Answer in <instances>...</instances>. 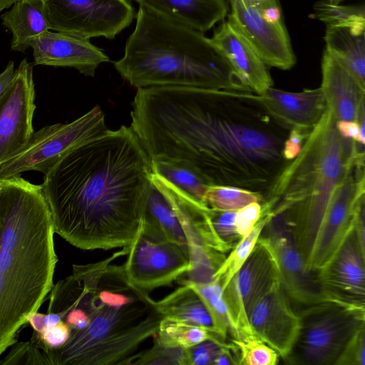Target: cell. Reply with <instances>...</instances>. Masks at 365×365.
<instances>
[{"instance_id":"cell-1","label":"cell","mask_w":365,"mask_h":365,"mask_svg":"<svg viewBox=\"0 0 365 365\" xmlns=\"http://www.w3.org/2000/svg\"><path fill=\"white\" fill-rule=\"evenodd\" d=\"M132 107L130 127L150 159L180 161L210 185L262 195L288 163L291 128L252 91L148 87L138 89Z\"/></svg>"},{"instance_id":"cell-2","label":"cell","mask_w":365,"mask_h":365,"mask_svg":"<svg viewBox=\"0 0 365 365\" xmlns=\"http://www.w3.org/2000/svg\"><path fill=\"white\" fill-rule=\"evenodd\" d=\"M152 173L130 126L73 148L41 185L54 233L82 250L129 246L142 222Z\"/></svg>"},{"instance_id":"cell-3","label":"cell","mask_w":365,"mask_h":365,"mask_svg":"<svg viewBox=\"0 0 365 365\" xmlns=\"http://www.w3.org/2000/svg\"><path fill=\"white\" fill-rule=\"evenodd\" d=\"M53 235L41 185L0 178V355L53 286Z\"/></svg>"},{"instance_id":"cell-4","label":"cell","mask_w":365,"mask_h":365,"mask_svg":"<svg viewBox=\"0 0 365 365\" xmlns=\"http://www.w3.org/2000/svg\"><path fill=\"white\" fill-rule=\"evenodd\" d=\"M72 274L78 283L74 302L85 309L88 324L71 331L59 349L42 350L48 365L128 364L164 317L155 300L130 284L122 265L108 260L73 264Z\"/></svg>"},{"instance_id":"cell-5","label":"cell","mask_w":365,"mask_h":365,"mask_svg":"<svg viewBox=\"0 0 365 365\" xmlns=\"http://www.w3.org/2000/svg\"><path fill=\"white\" fill-rule=\"evenodd\" d=\"M336 123L327 106L299 155L262 195V210L281 217L309 270L334 191L358 150L356 141L339 135Z\"/></svg>"},{"instance_id":"cell-6","label":"cell","mask_w":365,"mask_h":365,"mask_svg":"<svg viewBox=\"0 0 365 365\" xmlns=\"http://www.w3.org/2000/svg\"><path fill=\"white\" fill-rule=\"evenodd\" d=\"M114 66L138 89L185 86L251 91L203 33L143 6L124 55Z\"/></svg>"},{"instance_id":"cell-7","label":"cell","mask_w":365,"mask_h":365,"mask_svg":"<svg viewBox=\"0 0 365 365\" xmlns=\"http://www.w3.org/2000/svg\"><path fill=\"white\" fill-rule=\"evenodd\" d=\"M297 313L299 332L284 359L292 364L334 365L350 339L365 325V307L329 298Z\"/></svg>"},{"instance_id":"cell-8","label":"cell","mask_w":365,"mask_h":365,"mask_svg":"<svg viewBox=\"0 0 365 365\" xmlns=\"http://www.w3.org/2000/svg\"><path fill=\"white\" fill-rule=\"evenodd\" d=\"M108 130L98 106L71 123L46 125L34 132L26 145L0 166V178L30 170L46 175L71 150Z\"/></svg>"},{"instance_id":"cell-9","label":"cell","mask_w":365,"mask_h":365,"mask_svg":"<svg viewBox=\"0 0 365 365\" xmlns=\"http://www.w3.org/2000/svg\"><path fill=\"white\" fill-rule=\"evenodd\" d=\"M126 255L122 266L127 279L134 287L147 294L156 288L169 286L186 274L190 267L187 250L142 222L128 246Z\"/></svg>"},{"instance_id":"cell-10","label":"cell","mask_w":365,"mask_h":365,"mask_svg":"<svg viewBox=\"0 0 365 365\" xmlns=\"http://www.w3.org/2000/svg\"><path fill=\"white\" fill-rule=\"evenodd\" d=\"M228 20L253 46L263 62L287 70L296 59L278 0H230Z\"/></svg>"},{"instance_id":"cell-11","label":"cell","mask_w":365,"mask_h":365,"mask_svg":"<svg viewBox=\"0 0 365 365\" xmlns=\"http://www.w3.org/2000/svg\"><path fill=\"white\" fill-rule=\"evenodd\" d=\"M51 31L113 39L134 18L129 0H42Z\"/></svg>"},{"instance_id":"cell-12","label":"cell","mask_w":365,"mask_h":365,"mask_svg":"<svg viewBox=\"0 0 365 365\" xmlns=\"http://www.w3.org/2000/svg\"><path fill=\"white\" fill-rule=\"evenodd\" d=\"M279 282L274 256L260 235L244 265L222 289L232 339L254 334L249 323V313Z\"/></svg>"},{"instance_id":"cell-13","label":"cell","mask_w":365,"mask_h":365,"mask_svg":"<svg viewBox=\"0 0 365 365\" xmlns=\"http://www.w3.org/2000/svg\"><path fill=\"white\" fill-rule=\"evenodd\" d=\"M364 193V153L359 152L331 198L314 250L312 271L323 267L353 230L357 212L365 203Z\"/></svg>"},{"instance_id":"cell-14","label":"cell","mask_w":365,"mask_h":365,"mask_svg":"<svg viewBox=\"0 0 365 365\" xmlns=\"http://www.w3.org/2000/svg\"><path fill=\"white\" fill-rule=\"evenodd\" d=\"M34 65L23 59L0 98V166L19 153L34 133Z\"/></svg>"},{"instance_id":"cell-15","label":"cell","mask_w":365,"mask_h":365,"mask_svg":"<svg viewBox=\"0 0 365 365\" xmlns=\"http://www.w3.org/2000/svg\"><path fill=\"white\" fill-rule=\"evenodd\" d=\"M262 232L261 237L275 259L280 284L290 300L305 307L327 299L318 282L317 272L305 265L281 217H272Z\"/></svg>"},{"instance_id":"cell-16","label":"cell","mask_w":365,"mask_h":365,"mask_svg":"<svg viewBox=\"0 0 365 365\" xmlns=\"http://www.w3.org/2000/svg\"><path fill=\"white\" fill-rule=\"evenodd\" d=\"M317 276L327 298L365 307V251L354 229Z\"/></svg>"},{"instance_id":"cell-17","label":"cell","mask_w":365,"mask_h":365,"mask_svg":"<svg viewBox=\"0 0 365 365\" xmlns=\"http://www.w3.org/2000/svg\"><path fill=\"white\" fill-rule=\"evenodd\" d=\"M248 319L254 334L285 359L297 341L300 319L280 282L252 307Z\"/></svg>"},{"instance_id":"cell-18","label":"cell","mask_w":365,"mask_h":365,"mask_svg":"<svg viewBox=\"0 0 365 365\" xmlns=\"http://www.w3.org/2000/svg\"><path fill=\"white\" fill-rule=\"evenodd\" d=\"M31 48L34 66L73 68L86 76H93L98 66L109 61L89 39L51 30L34 39Z\"/></svg>"},{"instance_id":"cell-19","label":"cell","mask_w":365,"mask_h":365,"mask_svg":"<svg viewBox=\"0 0 365 365\" xmlns=\"http://www.w3.org/2000/svg\"><path fill=\"white\" fill-rule=\"evenodd\" d=\"M210 39L250 91L259 95L272 87L266 64L232 22L223 21Z\"/></svg>"},{"instance_id":"cell-20","label":"cell","mask_w":365,"mask_h":365,"mask_svg":"<svg viewBox=\"0 0 365 365\" xmlns=\"http://www.w3.org/2000/svg\"><path fill=\"white\" fill-rule=\"evenodd\" d=\"M259 96L266 109L290 128L312 129L327 108L321 88L294 93L270 87Z\"/></svg>"},{"instance_id":"cell-21","label":"cell","mask_w":365,"mask_h":365,"mask_svg":"<svg viewBox=\"0 0 365 365\" xmlns=\"http://www.w3.org/2000/svg\"><path fill=\"white\" fill-rule=\"evenodd\" d=\"M322 76L320 88L336 120L356 121L365 107V90L326 51L322 60Z\"/></svg>"},{"instance_id":"cell-22","label":"cell","mask_w":365,"mask_h":365,"mask_svg":"<svg viewBox=\"0 0 365 365\" xmlns=\"http://www.w3.org/2000/svg\"><path fill=\"white\" fill-rule=\"evenodd\" d=\"M156 14L204 33L227 15L225 0H134Z\"/></svg>"},{"instance_id":"cell-23","label":"cell","mask_w":365,"mask_h":365,"mask_svg":"<svg viewBox=\"0 0 365 365\" xmlns=\"http://www.w3.org/2000/svg\"><path fill=\"white\" fill-rule=\"evenodd\" d=\"M325 51L365 90V26H330L325 31Z\"/></svg>"},{"instance_id":"cell-24","label":"cell","mask_w":365,"mask_h":365,"mask_svg":"<svg viewBox=\"0 0 365 365\" xmlns=\"http://www.w3.org/2000/svg\"><path fill=\"white\" fill-rule=\"evenodd\" d=\"M1 15L2 25L11 35V49L25 52L34 39L49 31L42 0H18Z\"/></svg>"},{"instance_id":"cell-25","label":"cell","mask_w":365,"mask_h":365,"mask_svg":"<svg viewBox=\"0 0 365 365\" xmlns=\"http://www.w3.org/2000/svg\"><path fill=\"white\" fill-rule=\"evenodd\" d=\"M143 224L165 239L188 250L187 242L177 215L163 189L160 177L153 173L145 205Z\"/></svg>"},{"instance_id":"cell-26","label":"cell","mask_w":365,"mask_h":365,"mask_svg":"<svg viewBox=\"0 0 365 365\" xmlns=\"http://www.w3.org/2000/svg\"><path fill=\"white\" fill-rule=\"evenodd\" d=\"M155 303L163 317L205 328L218 336L203 301L190 286L182 284L163 299L155 301Z\"/></svg>"},{"instance_id":"cell-27","label":"cell","mask_w":365,"mask_h":365,"mask_svg":"<svg viewBox=\"0 0 365 365\" xmlns=\"http://www.w3.org/2000/svg\"><path fill=\"white\" fill-rule=\"evenodd\" d=\"M150 160L153 173L163 178L196 201L205 205L204 197L210 185L192 169L187 165L174 160L154 159Z\"/></svg>"},{"instance_id":"cell-28","label":"cell","mask_w":365,"mask_h":365,"mask_svg":"<svg viewBox=\"0 0 365 365\" xmlns=\"http://www.w3.org/2000/svg\"><path fill=\"white\" fill-rule=\"evenodd\" d=\"M272 215L262 210V215L252 230L242 237L231 250L230 255L215 272L213 281H218L223 289L235 274L241 269L254 250L262 232L272 218Z\"/></svg>"},{"instance_id":"cell-29","label":"cell","mask_w":365,"mask_h":365,"mask_svg":"<svg viewBox=\"0 0 365 365\" xmlns=\"http://www.w3.org/2000/svg\"><path fill=\"white\" fill-rule=\"evenodd\" d=\"M155 336L166 344L184 349H189L208 339L225 342L205 328L167 317L161 320Z\"/></svg>"},{"instance_id":"cell-30","label":"cell","mask_w":365,"mask_h":365,"mask_svg":"<svg viewBox=\"0 0 365 365\" xmlns=\"http://www.w3.org/2000/svg\"><path fill=\"white\" fill-rule=\"evenodd\" d=\"M262 195L256 192L230 185H209L204 204L212 209L237 211L252 202L262 203Z\"/></svg>"},{"instance_id":"cell-31","label":"cell","mask_w":365,"mask_h":365,"mask_svg":"<svg viewBox=\"0 0 365 365\" xmlns=\"http://www.w3.org/2000/svg\"><path fill=\"white\" fill-rule=\"evenodd\" d=\"M182 284L190 286L203 301L218 336L226 341L230 329L229 314L222 298V289L218 281L206 284H192L182 282Z\"/></svg>"},{"instance_id":"cell-32","label":"cell","mask_w":365,"mask_h":365,"mask_svg":"<svg viewBox=\"0 0 365 365\" xmlns=\"http://www.w3.org/2000/svg\"><path fill=\"white\" fill-rule=\"evenodd\" d=\"M238 354L240 365H276L278 353L256 334L232 339Z\"/></svg>"},{"instance_id":"cell-33","label":"cell","mask_w":365,"mask_h":365,"mask_svg":"<svg viewBox=\"0 0 365 365\" xmlns=\"http://www.w3.org/2000/svg\"><path fill=\"white\" fill-rule=\"evenodd\" d=\"M317 17L326 25L365 26V9L363 5H340L327 0L315 4Z\"/></svg>"},{"instance_id":"cell-34","label":"cell","mask_w":365,"mask_h":365,"mask_svg":"<svg viewBox=\"0 0 365 365\" xmlns=\"http://www.w3.org/2000/svg\"><path fill=\"white\" fill-rule=\"evenodd\" d=\"M128 364L188 365L187 351V349L166 344L154 335L152 347L133 354Z\"/></svg>"},{"instance_id":"cell-35","label":"cell","mask_w":365,"mask_h":365,"mask_svg":"<svg viewBox=\"0 0 365 365\" xmlns=\"http://www.w3.org/2000/svg\"><path fill=\"white\" fill-rule=\"evenodd\" d=\"M236 211H225L209 207L208 216L212 229L225 246L227 251H230L241 240L235 227Z\"/></svg>"},{"instance_id":"cell-36","label":"cell","mask_w":365,"mask_h":365,"mask_svg":"<svg viewBox=\"0 0 365 365\" xmlns=\"http://www.w3.org/2000/svg\"><path fill=\"white\" fill-rule=\"evenodd\" d=\"M11 347L8 354L0 361L1 365H48L34 336L26 341L16 342Z\"/></svg>"},{"instance_id":"cell-37","label":"cell","mask_w":365,"mask_h":365,"mask_svg":"<svg viewBox=\"0 0 365 365\" xmlns=\"http://www.w3.org/2000/svg\"><path fill=\"white\" fill-rule=\"evenodd\" d=\"M70 334L71 329L61 320L51 327L45 328L40 333L34 331L32 336L42 350H52L61 347L67 341Z\"/></svg>"},{"instance_id":"cell-38","label":"cell","mask_w":365,"mask_h":365,"mask_svg":"<svg viewBox=\"0 0 365 365\" xmlns=\"http://www.w3.org/2000/svg\"><path fill=\"white\" fill-rule=\"evenodd\" d=\"M365 325L350 339L334 365L365 364Z\"/></svg>"},{"instance_id":"cell-39","label":"cell","mask_w":365,"mask_h":365,"mask_svg":"<svg viewBox=\"0 0 365 365\" xmlns=\"http://www.w3.org/2000/svg\"><path fill=\"white\" fill-rule=\"evenodd\" d=\"M227 343L208 339L187 349L188 365H213L214 360Z\"/></svg>"},{"instance_id":"cell-40","label":"cell","mask_w":365,"mask_h":365,"mask_svg":"<svg viewBox=\"0 0 365 365\" xmlns=\"http://www.w3.org/2000/svg\"><path fill=\"white\" fill-rule=\"evenodd\" d=\"M262 215V205L252 202L236 211L235 227L237 233L242 237L255 227Z\"/></svg>"},{"instance_id":"cell-41","label":"cell","mask_w":365,"mask_h":365,"mask_svg":"<svg viewBox=\"0 0 365 365\" xmlns=\"http://www.w3.org/2000/svg\"><path fill=\"white\" fill-rule=\"evenodd\" d=\"M312 129L292 128L284 143L282 155L287 161L294 159L300 153Z\"/></svg>"},{"instance_id":"cell-42","label":"cell","mask_w":365,"mask_h":365,"mask_svg":"<svg viewBox=\"0 0 365 365\" xmlns=\"http://www.w3.org/2000/svg\"><path fill=\"white\" fill-rule=\"evenodd\" d=\"M337 130L339 135L345 139H350L364 146L365 129L360 128L356 121L336 120Z\"/></svg>"},{"instance_id":"cell-43","label":"cell","mask_w":365,"mask_h":365,"mask_svg":"<svg viewBox=\"0 0 365 365\" xmlns=\"http://www.w3.org/2000/svg\"><path fill=\"white\" fill-rule=\"evenodd\" d=\"M15 72L14 63L10 61L4 70L0 73V98L10 86Z\"/></svg>"},{"instance_id":"cell-44","label":"cell","mask_w":365,"mask_h":365,"mask_svg":"<svg viewBox=\"0 0 365 365\" xmlns=\"http://www.w3.org/2000/svg\"><path fill=\"white\" fill-rule=\"evenodd\" d=\"M45 314L39 313L38 312L32 314L28 319L27 323L34 329L36 333H40L45 328L44 324Z\"/></svg>"},{"instance_id":"cell-45","label":"cell","mask_w":365,"mask_h":365,"mask_svg":"<svg viewBox=\"0 0 365 365\" xmlns=\"http://www.w3.org/2000/svg\"><path fill=\"white\" fill-rule=\"evenodd\" d=\"M18 0H0V13L9 9Z\"/></svg>"},{"instance_id":"cell-46","label":"cell","mask_w":365,"mask_h":365,"mask_svg":"<svg viewBox=\"0 0 365 365\" xmlns=\"http://www.w3.org/2000/svg\"><path fill=\"white\" fill-rule=\"evenodd\" d=\"M328 1L333 4H340L344 0H327Z\"/></svg>"}]
</instances>
